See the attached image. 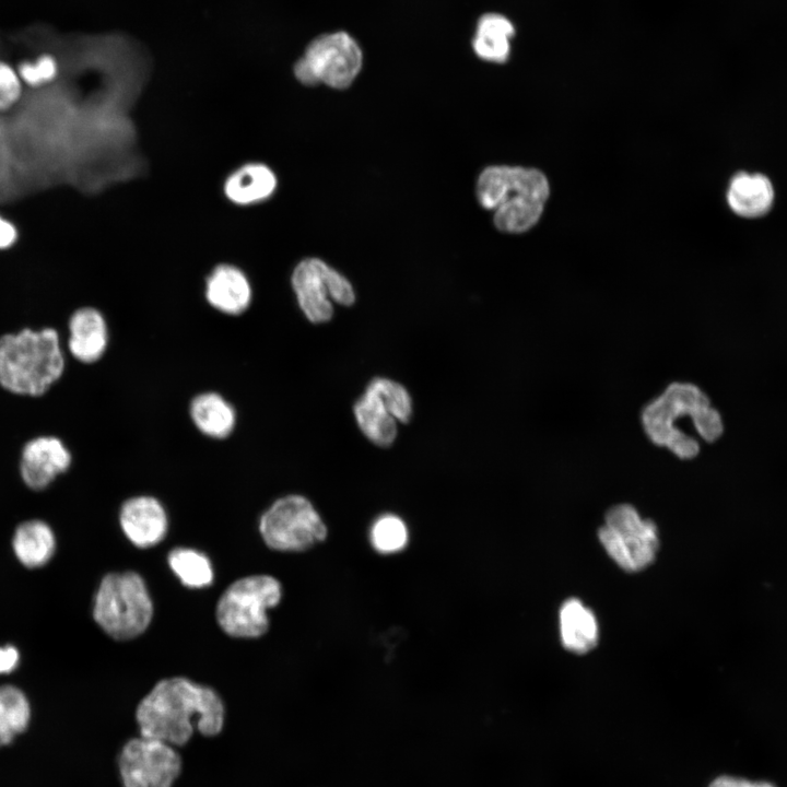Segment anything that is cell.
<instances>
[{"label":"cell","mask_w":787,"mask_h":787,"mask_svg":"<svg viewBox=\"0 0 787 787\" xmlns=\"http://www.w3.org/2000/svg\"><path fill=\"white\" fill-rule=\"evenodd\" d=\"M19 663V651L13 646L0 647V673L13 671Z\"/></svg>","instance_id":"obj_32"},{"label":"cell","mask_w":787,"mask_h":787,"mask_svg":"<svg viewBox=\"0 0 787 787\" xmlns=\"http://www.w3.org/2000/svg\"><path fill=\"white\" fill-rule=\"evenodd\" d=\"M354 416L362 433L375 445L390 446L397 437V423L380 395L368 384L354 404Z\"/></svg>","instance_id":"obj_17"},{"label":"cell","mask_w":787,"mask_h":787,"mask_svg":"<svg viewBox=\"0 0 787 787\" xmlns=\"http://www.w3.org/2000/svg\"><path fill=\"white\" fill-rule=\"evenodd\" d=\"M684 415L692 418L694 427L706 442L717 439L723 433L720 414L697 386L688 383L670 384L644 407L641 419L646 435L655 445L668 448L681 459H691L698 454V443L672 426Z\"/></svg>","instance_id":"obj_3"},{"label":"cell","mask_w":787,"mask_h":787,"mask_svg":"<svg viewBox=\"0 0 787 787\" xmlns=\"http://www.w3.org/2000/svg\"><path fill=\"white\" fill-rule=\"evenodd\" d=\"M362 63V50L355 39L344 32H336L316 38L297 61L294 72L305 85L324 83L341 90L352 84Z\"/></svg>","instance_id":"obj_8"},{"label":"cell","mask_w":787,"mask_h":787,"mask_svg":"<svg viewBox=\"0 0 787 787\" xmlns=\"http://www.w3.org/2000/svg\"><path fill=\"white\" fill-rule=\"evenodd\" d=\"M31 718L26 696L15 686H0V747L7 745L23 732Z\"/></svg>","instance_id":"obj_24"},{"label":"cell","mask_w":787,"mask_h":787,"mask_svg":"<svg viewBox=\"0 0 787 787\" xmlns=\"http://www.w3.org/2000/svg\"><path fill=\"white\" fill-rule=\"evenodd\" d=\"M22 90L16 69L0 60V113L11 109L20 101Z\"/></svg>","instance_id":"obj_29"},{"label":"cell","mask_w":787,"mask_h":787,"mask_svg":"<svg viewBox=\"0 0 787 787\" xmlns=\"http://www.w3.org/2000/svg\"><path fill=\"white\" fill-rule=\"evenodd\" d=\"M274 173L265 164L248 163L233 172L224 183L227 199L239 205H250L271 197L277 188Z\"/></svg>","instance_id":"obj_18"},{"label":"cell","mask_w":787,"mask_h":787,"mask_svg":"<svg viewBox=\"0 0 787 787\" xmlns=\"http://www.w3.org/2000/svg\"><path fill=\"white\" fill-rule=\"evenodd\" d=\"M369 385L380 395L396 420L402 423L410 421L412 400L402 385L384 377H375Z\"/></svg>","instance_id":"obj_27"},{"label":"cell","mask_w":787,"mask_h":787,"mask_svg":"<svg viewBox=\"0 0 787 787\" xmlns=\"http://www.w3.org/2000/svg\"><path fill=\"white\" fill-rule=\"evenodd\" d=\"M109 326L103 312L93 305L75 308L68 319L67 354L83 365L104 359L110 342Z\"/></svg>","instance_id":"obj_13"},{"label":"cell","mask_w":787,"mask_h":787,"mask_svg":"<svg viewBox=\"0 0 787 787\" xmlns=\"http://www.w3.org/2000/svg\"><path fill=\"white\" fill-rule=\"evenodd\" d=\"M16 71L23 84L33 89L42 87L57 77L58 63L51 55L44 54L35 60L21 62Z\"/></svg>","instance_id":"obj_28"},{"label":"cell","mask_w":787,"mask_h":787,"mask_svg":"<svg viewBox=\"0 0 787 787\" xmlns=\"http://www.w3.org/2000/svg\"><path fill=\"white\" fill-rule=\"evenodd\" d=\"M544 202L519 191L510 192L494 210V224L506 233H522L532 227L543 212Z\"/></svg>","instance_id":"obj_23"},{"label":"cell","mask_w":787,"mask_h":787,"mask_svg":"<svg viewBox=\"0 0 787 787\" xmlns=\"http://www.w3.org/2000/svg\"><path fill=\"white\" fill-rule=\"evenodd\" d=\"M195 428L211 439L230 437L237 425V411L222 393L205 390L192 397L188 406Z\"/></svg>","instance_id":"obj_16"},{"label":"cell","mask_w":787,"mask_h":787,"mask_svg":"<svg viewBox=\"0 0 787 787\" xmlns=\"http://www.w3.org/2000/svg\"><path fill=\"white\" fill-rule=\"evenodd\" d=\"M224 705L210 686L184 677L158 681L137 707L141 735L171 745L185 744L197 729L212 737L223 728Z\"/></svg>","instance_id":"obj_1"},{"label":"cell","mask_w":787,"mask_h":787,"mask_svg":"<svg viewBox=\"0 0 787 787\" xmlns=\"http://www.w3.org/2000/svg\"><path fill=\"white\" fill-rule=\"evenodd\" d=\"M118 764L124 787H172L181 768L173 745L143 736L125 744Z\"/></svg>","instance_id":"obj_10"},{"label":"cell","mask_w":787,"mask_h":787,"mask_svg":"<svg viewBox=\"0 0 787 787\" xmlns=\"http://www.w3.org/2000/svg\"><path fill=\"white\" fill-rule=\"evenodd\" d=\"M153 602L143 578L136 572L105 575L95 595L93 618L111 638L132 639L151 623Z\"/></svg>","instance_id":"obj_4"},{"label":"cell","mask_w":787,"mask_h":787,"mask_svg":"<svg viewBox=\"0 0 787 787\" xmlns=\"http://www.w3.org/2000/svg\"><path fill=\"white\" fill-rule=\"evenodd\" d=\"M119 524L132 544L146 549L165 538L168 518L160 500L151 495H136L122 503Z\"/></svg>","instance_id":"obj_14"},{"label":"cell","mask_w":787,"mask_h":787,"mask_svg":"<svg viewBox=\"0 0 787 787\" xmlns=\"http://www.w3.org/2000/svg\"><path fill=\"white\" fill-rule=\"evenodd\" d=\"M72 462L73 455L60 437L37 436L22 448L20 474L30 490L39 492L64 474Z\"/></svg>","instance_id":"obj_11"},{"label":"cell","mask_w":787,"mask_h":787,"mask_svg":"<svg viewBox=\"0 0 787 787\" xmlns=\"http://www.w3.org/2000/svg\"><path fill=\"white\" fill-rule=\"evenodd\" d=\"M600 543L623 569L638 572L651 564L659 547L655 522L629 504L611 507L598 531Z\"/></svg>","instance_id":"obj_7"},{"label":"cell","mask_w":787,"mask_h":787,"mask_svg":"<svg viewBox=\"0 0 787 787\" xmlns=\"http://www.w3.org/2000/svg\"><path fill=\"white\" fill-rule=\"evenodd\" d=\"M709 787H775L768 782H752L744 778L733 776H719L715 778Z\"/></svg>","instance_id":"obj_31"},{"label":"cell","mask_w":787,"mask_h":787,"mask_svg":"<svg viewBox=\"0 0 787 787\" xmlns=\"http://www.w3.org/2000/svg\"><path fill=\"white\" fill-rule=\"evenodd\" d=\"M369 539L373 548L383 554H391L404 549L409 535L404 521L397 515L379 516L371 527Z\"/></svg>","instance_id":"obj_26"},{"label":"cell","mask_w":787,"mask_h":787,"mask_svg":"<svg viewBox=\"0 0 787 787\" xmlns=\"http://www.w3.org/2000/svg\"><path fill=\"white\" fill-rule=\"evenodd\" d=\"M259 532L272 550L298 552L327 537V527L313 504L298 494L274 501L259 519Z\"/></svg>","instance_id":"obj_6"},{"label":"cell","mask_w":787,"mask_h":787,"mask_svg":"<svg viewBox=\"0 0 787 787\" xmlns=\"http://www.w3.org/2000/svg\"><path fill=\"white\" fill-rule=\"evenodd\" d=\"M204 298L218 313L239 316L251 305L252 286L242 269L222 263L214 267L207 277Z\"/></svg>","instance_id":"obj_15"},{"label":"cell","mask_w":787,"mask_h":787,"mask_svg":"<svg viewBox=\"0 0 787 787\" xmlns=\"http://www.w3.org/2000/svg\"><path fill=\"white\" fill-rule=\"evenodd\" d=\"M282 597L278 579L269 575L243 577L231 584L216 604V621L230 636L255 638L269 629L267 610Z\"/></svg>","instance_id":"obj_5"},{"label":"cell","mask_w":787,"mask_h":787,"mask_svg":"<svg viewBox=\"0 0 787 787\" xmlns=\"http://www.w3.org/2000/svg\"><path fill=\"white\" fill-rule=\"evenodd\" d=\"M66 366L67 352L55 328H24L0 337V386L14 395L43 396Z\"/></svg>","instance_id":"obj_2"},{"label":"cell","mask_w":787,"mask_h":787,"mask_svg":"<svg viewBox=\"0 0 787 787\" xmlns=\"http://www.w3.org/2000/svg\"><path fill=\"white\" fill-rule=\"evenodd\" d=\"M563 646L575 654L591 650L598 642V622L590 609L576 598L566 600L559 613Z\"/></svg>","instance_id":"obj_19"},{"label":"cell","mask_w":787,"mask_h":787,"mask_svg":"<svg viewBox=\"0 0 787 787\" xmlns=\"http://www.w3.org/2000/svg\"><path fill=\"white\" fill-rule=\"evenodd\" d=\"M19 228L0 213V251L12 248L19 240Z\"/></svg>","instance_id":"obj_30"},{"label":"cell","mask_w":787,"mask_h":787,"mask_svg":"<svg viewBox=\"0 0 787 787\" xmlns=\"http://www.w3.org/2000/svg\"><path fill=\"white\" fill-rule=\"evenodd\" d=\"M514 36L515 26L508 17L486 13L478 21L472 47L482 60L502 63L509 58Z\"/></svg>","instance_id":"obj_21"},{"label":"cell","mask_w":787,"mask_h":787,"mask_svg":"<svg viewBox=\"0 0 787 787\" xmlns=\"http://www.w3.org/2000/svg\"><path fill=\"white\" fill-rule=\"evenodd\" d=\"M513 190L522 191L543 202L550 192L547 177L538 169L490 166L479 176L475 187L479 203L488 210H495Z\"/></svg>","instance_id":"obj_12"},{"label":"cell","mask_w":787,"mask_h":787,"mask_svg":"<svg viewBox=\"0 0 787 787\" xmlns=\"http://www.w3.org/2000/svg\"><path fill=\"white\" fill-rule=\"evenodd\" d=\"M171 569L183 585L189 588H203L213 582V568L209 557L190 548H175L168 556Z\"/></svg>","instance_id":"obj_25"},{"label":"cell","mask_w":787,"mask_h":787,"mask_svg":"<svg viewBox=\"0 0 787 787\" xmlns=\"http://www.w3.org/2000/svg\"><path fill=\"white\" fill-rule=\"evenodd\" d=\"M292 289L305 317L313 324H324L333 316L330 301L351 306L355 293L345 277L318 258H306L293 270Z\"/></svg>","instance_id":"obj_9"},{"label":"cell","mask_w":787,"mask_h":787,"mask_svg":"<svg viewBox=\"0 0 787 787\" xmlns=\"http://www.w3.org/2000/svg\"><path fill=\"white\" fill-rule=\"evenodd\" d=\"M55 545L51 528L38 519L22 522L14 532V553L23 565L31 568L46 564L54 554Z\"/></svg>","instance_id":"obj_22"},{"label":"cell","mask_w":787,"mask_h":787,"mask_svg":"<svg viewBox=\"0 0 787 787\" xmlns=\"http://www.w3.org/2000/svg\"><path fill=\"white\" fill-rule=\"evenodd\" d=\"M774 200L773 186L761 174L739 173L730 181L727 201L731 210L743 218L766 213Z\"/></svg>","instance_id":"obj_20"}]
</instances>
